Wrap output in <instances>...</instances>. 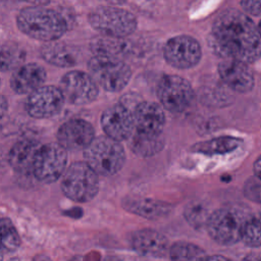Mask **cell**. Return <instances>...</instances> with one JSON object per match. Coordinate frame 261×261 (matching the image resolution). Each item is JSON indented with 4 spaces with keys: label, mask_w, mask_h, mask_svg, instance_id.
Returning <instances> with one entry per match:
<instances>
[{
    "label": "cell",
    "mask_w": 261,
    "mask_h": 261,
    "mask_svg": "<svg viewBox=\"0 0 261 261\" xmlns=\"http://www.w3.org/2000/svg\"><path fill=\"white\" fill-rule=\"evenodd\" d=\"M8 109V102L3 95H0V119L6 114Z\"/></svg>",
    "instance_id": "4dcf8cb0"
},
{
    "label": "cell",
    "mask_w": 261,
    "mask_h": 261,
    "mask_svg": "<svg viewBox=\"0 0 261 261\" xmlns=\"http://www.w3.org/2000/svg\"><path fill=\"white\" fill-rule=\"evenodd\" d=\"M258 30H259V33H260V35H261V21H260V23H259V27H258Z\"/></svg>",
    "instance_id": "8d00e7d4"
},
{
    "label": "cell",
    "mask_w": 261,
    "mask_h": 261,
    "mask_svg": "<svg viewBox=\"0 0 261 261\" xmlns=\"http://www.w3.org/2000/svg\"><path fill=\"white\" fill-rule=\"evenodd\" d=\"M122 207L127 212L149 220H156L168 216L173 205L167 202L141 196H127L122 200Z\"/></svg>",
    "instance_id": "d6986e66"
},
{
    "label": "cell",
    "mask_w": 261,
    "mask_h": 261,
    "mask_svg": "<svg viewBox=\"0 0 261 261\" xmlns=\"http://www.w3.org/2000/svg\"><path fill=\"white\" fill-rule=\"evenodd\" d=\"M19 245L20 238L12 221L8 218H0V252L2 254L14 252Z\"/></svg>",
    "instance_id": "83f0119b"
},
{
    "label": "cell",
    "mask_w": 261,
    "mask_h": 261,
    "mask_svg": "<svg viewBox=\"0 0 261 261\" xmlns=\"http://www.w3.org/2000/svg\"><path fill=\"white\" fill-rule=\"evenodd\" d=\"M15 21L17 29L23 35L44 43L59 40L68 29L63 13L45 6L22 8L17 13Z\"/></svg>",
    "instance_id": "7a4b0ae2"
},
{
    "label": "cell",
    "mask_w": 261,
    "mask_h": 261,
    "mask_svg": "<svg viewBox=\"0 0 261 261\" xmlns=\"http://www.w3.org/2000/svg\"><path fill=\"white\" fill-rule=\"evenodd\" d=\"M127 140L130 150L140 157L154 156L164 147V138L162 135L150 137L134 130Z\"/></svg>",
    "instance_id": "cb8c5ba5"
},
{
    "label": "cell",
    "mask_w": 261,
    "mask_h": 261,
    "mask_svg": "<svg viewBox=\"0 0 261 261\" xmlns=\"http://www.w3.org/2000/svg\"><path fill=\"white\" fill-rule=\"evenodd\" d=\"M64 100L73 105H85L93 102L98 94V85L93 77L82 70L67 71L60 80L58 87Z\"/></svg>",
    "instance_id": "30bf717a"
},
{
    "label": "cell",
    "mask_w": 261,
    "mask_h": 261,
    "mask_svg": "<svg viewBox=\"0 0 261 261\" xmlns=\"http://www.w3.org/2000/svg\"><path fill=\"white\" fill-rule=\"evenodd\" d=\"M248 215L240 207H221L210 213L205 227L214 242L222 246H231L241 241L243 225Z\"/></svg>",
    "instance_id": "277c9868"
},
{
    "label": "cell",
    "mask_w": 261,
    "mask_h": 261,
    "mask_svg": "<svg viewBox=\"0 0 261 261\" xmlns=\"http://www.w3.org/2000/svg\"><path fill=\"white\" fill-rule=\"evenodd\" d=\"M40 54L44 61L53 66L71 67L76 63V57L69 45L57 40L45 42L40 49Z\"/></svg>",
    "instance_id": "44dd1931"
},
{
    "label": "cell",
    "mask_w": 261,
    "mask_h": 261,
    "mask_svg": "<svg viewBox=\"0 0 261 261\" xmlns=\"http://www.w3.org/2000/svg\"><path fill=\"white\" fill-rule=\"evenodd\" d=\"M166 61L176 68H190L201 58V47L192 37L178 36L170 39L163 50Z\"/></svg>",
    "instance_id": "4fadbf2b"
},
{
    "label": "cell",
    "mask_w": 261,
    "mask_h": 261,
    "mask_svg": "<svg viewBox=\"0 0 261 261\" xmlns=\"http://www.w3.org/2000/svg\"><path fill=\"white\" fill-rule=\"evenodd\" d=\"M32 261H52V260L50 257H48L46 255H38Z\"/></svg>",
    "instance_id": "d590c367"
},
{
    "label": "cell",
    "mask_w": 261,
    "mask_h": 261,
    "mask_svg": "<svg viewBox=\"0 0 261 261\" xmlns=\"http://www.w3.org/2000/svg\"><path fill=\"white\" fill-rule=\"evenodd\" d=\"M243 9L252 15H261V0H242Z\"/></svg>",
    "instance_id": "f546056e"
},
{
    "label": "cell",
    "mask_w": 261,
    "mask_h": 261,
    "mask_svg": "<svg viewBox=\"0 0 261 261\" xmlns=\"http://www.w3.org/2000/svg\"><path fill=\"white\" fill-rule=\"evenodd\" d=\"M90 49L96 56H107L120 58L127 49L128 45L123 38L111 37V36H98L91 40Z\"/></svg>",
    "instance_id": "603a6c76"
},
{
    "label": "cell",
    "mask_w": 261,
    "mask_h": 261,
    "mask_svg": "<svg viewBox=\"0 0 261 261\" xmlns=\"http://www.w3.org/2000/svg\"><path fill=\"white\" fill-rule=\"evenodd\" d=\"M61 189L63 194L74 202H89L98 194V174L85 161L73 162L63 172Z\"/></svg>",
    "instance_id": "5b68a950"
},
{
    "label": "cell",
    "mask_w": 261,
    "mask_h": 261,
    "mask_svg": "<svg viewBox=\"0 0 261 261\" xmlns=\"http://www.w3.org/2000/svg\"><path fill=\"white\" fill-rule=\"evenodd\" d=\"M130 246L137 253L152 258H162L169 250L168 239L161 232L151 228L133 232Z\"/></svg>",
    "instance_id": "2e32d148"
},
{
    "label": "cell",
    "mask_w": 261,
    "mask_h": 261,
    "mask_svg": "<svg viewBox=\"0 0 261 261\" xmlns=\"http://www.w3.org/2000/svg\"><path fill=\"white\" fill-rule=\"evenodd\" d=\"M242 140L231 136H221L207 141L196 143L191 150L194 153L203 155H223L230 153L239 148Z\"/></svg>",
    "instance_id": "7402d4cb"
},
{
    "label": "cell",
    "mask_w": 261,
    "mask_h": 261,
    "mask_svg": "<svg viewBox=\"0 0 261 261\" xmlns=\"http://www.w3.org/2000/svg\"><path fill=\"white\" fill-rule=\"evenodd\" d=\"M204 261H231L229 258L222 255H211L207 256Z\"/></svg>",
    "instance_id": "836d02e7"
},
{
    "label": "cell",
    "mask_w": 261,
    "mask_h": 261,
    "mask_svg": "<svg viewBox=\"0 0 261 261\" xmlns=\"http://www.w3.org/2000/svg\"><path fill=\"white\" fill-rule=\"evenodd\" d=\"M46 69L36 62L23 63L14 69L10 77V88L18 95L31 94L45 83Z\"/></svg>",
    "instance_id": "e0dca14e"
},
{
    "label": "cell",
    "mask_w": 261,
    "mask_h": 261,
    "mask_svg": "<svg viewBox=\"0 0 261 261\" xmlns=\"http://www.w3.org/2000/svg\"><path fill=\"white\" fill-rule=\"evenodd\" d=\"M66 161V150L58 143L41 145L35 158L33 175L40 181L54 182L63 174Z\"/></svg>",
    "instance_id": "ba28073f"
},
{
    "label": "cell",
    "mask_w": 261,
    "mask_h": 261,
    "mask_svg": "<svg viewBox=\"0 0 261 261\" xmlns=\"http://www.w3.org/2000/svg\"><path fill=\"white\" fill-rule=\"evenodd\" d=\"M0 82H1V81H0Z\"/></svg>",
    "instance_id": "f35d334b"
},
{
    "label": "cell",
    "mask_w": 261,
    "mask_h": 261,
    "mask_svg": "<svg viewBox=\"0 0 261 261\" xmlns=\"http://www.w3.org/2000/svg\"><path fill=\"white\" fill-rule=\"evenodd\" d=\"M168 254L171 261H204L208 256L201 247L186 241L172 244L169 247Z\"/></svg>",
    "instance_id": "484cf974"
},
{
    "label": "cell",
    "mask_w": 261,
    "mask_h": 261,
    "mask_svg": "<svg viewBox=\"0 0 261 261\" xmlns=\"http://www.w3.org/2000/svg\"><path fill=\"white\" fill-rule=\"evenodd\" d=\"M221 80L233 91L239 93H248L254 86L252 71L245 62L227 59L222 61L218 66Z\"/></svg>",
    "instance_id": "ac0fdd59"
},
{
    "label": "cell",
    "mask_w": 261,
    "mask_h": 261,
    "mask_svg": "<svg viewBox=\"0 0 261 261\" xmlns=\"http://www.w3.org/2000/svg\"><path fill=\"white\" fill-rule=\"evenodd\" d=\"M25 50L14 42L0 43V71L15 69L25 60Z\"/></svg>",
    "instance_id": "d4e9b609"
},
{
    "label": "cell",
    "mask_w": 261,
    "mask_h": 261,
    "mask_svg": "<svg viewBox=\"0 0 261 261\" xmlns=\"http://www.w3.org/2000/svg\"><path fill=\"white\" fill-rule=\"evenodd\" d=\"M253 171L256 177L261 180V155L255 160L253 164Z\"/></svg>",
    "instance_id": "1f68e13d"
},
{
    "label": "cell",
    "mask_w": 261,
    "mask_h": 261,
    "mask_svg": "<svg viewBox=\"0 0 261 261\" xmlns=\"http://www.w3.org/2000/svg\"><path fill=\"white\" fill-rule=\"evenodd\" d=\"M135 129L145 136L157 137L162 135L165 125V114L161 105L144 101L136 105L133 110Z\"/></svg>",
    "instance_id": "5bb4252c"
},
{
    "label": "cell",
    "mask_w": 261,
    "mask_h": 261,
    "mask_svg": "<svg viewBox=\"0 0 261 261\" xmlns=\"http://www.w3.org/2000/svg\"><path fill=\"white\" fill-rule=\"evenodd\" d=\"M31 4V6H46L51 2V0H20Z\"/></svg>",
    "instance_id": "d6a6232c"
},
{
    "label": "cell",
    "mask_w": 261,
    "mask_h": 261,
    "mask_svg": "<svg viewBox=\"0 0 261 261\" xmlns=\"http://www.w3.org/2000/svg\"><path fill=\"white\" fill-rule=\"evenodd\" d=\"M157 96L168 111L182 112L193 102L194 91L187 80L177 75H164L158 83Z\"/></svg>",
    "instance_id": "9c48e42d"
},
{
    "label": "cell",
    "mask_w": 261,
    "mask_h": 261,
    "mask_svg": "<svg viewBox=\"0 0 261 261\" xmlns=\"http://www.w3.org/2000/svg\"><path fill=\"white\" fill-rule=\"evenodd\" d=\"M241 241L252 248L261 247V212L247 216L243 225Z\"/></svg>",
    "instance_id": "4316f807"
},
{
    "label": "cell",
    "mask_w": 261,
    "mask_h": 261,
    "mask_svg": "<svg viewBox=\"0 0 261 261\" xmlns=\"http://www.w3.org/2000/svg\"><path fill=\"white\" fill-rule=\"evenodd\" d=\"M242 261H261V254L259 253H251L243 258Z\"/></svg>",
    "instance_id": "e575fe53"
},
{
    "label": "cell",
    "mask_w": 261,
    "mask_h": 261,
    "mask_svg": "<svg viewBox=\"0 0 261 261\" xmlns=\"http://www.w3.org/2000/svg\"><path fill=\"white\" fill-rule=\"evenodd\" d=\"M95 138L93 125L85 119L65 121L57 132V141L65 150H85Z\"/></svg>",
    "instance_id": "9a60e30c"
},
{
    "label": "cell",
    "mask_w": 261,
    "mask_h": 261,
    "mask_svg": "<svg viewBox=\"0 0 261 261\" xmlns=\"http://www.w3.org/2000/svg\"><path fill=\"white\" fill-rule=\"evenodd\" d=\"M90 75L95 83L108 92H118L129 82L132 71L120 58L94 55L88 62Z\"/></svg>",
    "instance_id": "8992f818"
},
{
    "label": "cell",
    "mask_w": 261,
    "mask_h": 261,
    "mask_svg": "<svg viewBox=\"0 0 261 261\" xmlns=\"http://www.w3.org/2000/svg\"><path fill=\"white\" fill-rule=\"evenodd\" d=\"M3 260V254L0 252V261H2Z\"/></svg>",
    "instance_id": "74e56055"
},
{
    "label": "cell",
    "mask_w": 261,
    "mask_h": 261,
    "mask_svg": "<svg viewBox=\"0 0 261 261\" xmlns=\"http://www.w3.org/2000/svg\"><path fill=\"white\" fill-rule=\"evenodd\" d=\"M84 159L98 175L109 176L123 167L125 152L120 142L105 135L94 138L84 150Z\"/></svg>",
    "instance_id": "3957f363"
},
{
    "label": "cell",
    "mask_w": 261,
    "mask_h": 261,
    "mask_svg": "<svg viewBox=\"0 0 261 261\" xmlns=\"http://www.w3.org/2000/svg\"><path fill=\"white\" fill-rule=\"evenodd\" d=\"M212 37L215 47L231 59L249 63L261 55V35L258 28L238 10H226L216 18Z\"/></svg>",
    "instance_id": "6da1fadb"
},
{
    "label": "cell",
    "mask_w": 261,
    "mask_h": 261,
    "mask_svg": "<svg viewBox=\"0 0 261 261\" xmlns=\"http://www.w3.org/2000/svg\"><path fill=\"white\" fill-rule=\"evenodd\" d=\"M101 125L109 138L126 141L135 129L133 111L123 102L110 106L101 115Z\"/></svg>",
    "instance_id": "7c38bea8"
},
{
    "label": "cell",
    "mask_w": 261,
    "mask_h": 261,
    "mask_svg": "<svg viewBox=\"0 0 261 261\" xmlns=\"http://www.w3.org/2000/svg\"><path fill=\"white\" fill-rule=\"evenodd\" d=\"M64 103V97L58 87L41 86L29 95L25 109L32 117L50 118L61 111Z\"/></svg>",
    "instance_id": "8fae6325"
},
{
    "label": "cell",
    "mask_w": 261,
    "mask_h": 261,
    "mask_svg": "<svg viewBox=\"0 0 261 261\" xmlns=\"http://www.w3.org/2000/svg\"><path fill=\"white\" fill-rule=\"evenodd\" d=\"M210 212L200 202H191L189 203L184 210V216L186 220L190 223L191 226L200 228L206 225Z\"/></svg>",
    "instance_id": "f1b7e54d"
},
{
    "label": "cell",
    "mask_w": 261,
    "mask_h": 261,
    "mask_svg": "<svg viewBox=\"0 0 261 261\" xmlns=\"http://www.w3.org/2000/svg\"><path fill=\"white\" fill-rule=\"evenodd\" d=\"M40 147V143L28 139L15 143L9 152L11 167L20 174H33L35 158Z\"/></svg>",
    "instance_id": "ffe728a7"
},
{
    "label": "cell",
    "mask_w": 261,
    "mask_h": 261,
    "mask_svg": "<svg viewBox=\"0 0 261 261\" xmlns=\"http://www.w3.org/2000/svg\"><path fill=\"white\" fill-rule=\"evenodd\" d=\"M89 22L97 32L105 36L124 38L137 27L133 13L113 6H99L89 14Z\"/></svg>",
    "instance_id": "52a82bcc"
}]
</instances>
